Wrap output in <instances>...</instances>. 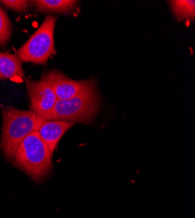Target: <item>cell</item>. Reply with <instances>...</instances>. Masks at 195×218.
Instances as JSON below:
<instances>
[{"mask_svg": "<svg viewBox=\"0 0 195 218\" xmlns=\"http://www.w3.org/2000/svg\"><path fill=\"white\" fill-rule=\"evenodd\" d=\"M0 74L4 80L21 82L24 80L22 63L18 55L0 52Z\"/></svg>", "mask_w": 195, "mask_h": 218, "instance_id": "ba28073f", "label": "cell"}, {"mask_svg": "<svg viewBox=\"0 0 195 218\" xmlns=\"http://www.w3.org/2000/svg\"><path fill=\"white\" fill-rule=\"evenodd\" d=\"M0 80H4V78L2 77V75L0 74Z\"/></svg>", "mask_w": 195, "mask_h": 218, "instance_id": "4fadbf2b", "label": "cell"}, {"mask_svg": "<svg viewBox=\"0 0 195 218\" xmlns=\"http://www.w3.org/2000/svg\"><path fill=\"white\" fill-rule=\"evenodd\" d=\"M175 17L183 20H194L195 1L173 0L169 2Z\"/></svg>", "mask_w": 195, "mask_h": 218, "instance_id": "30bf717a", "label": "cell"}, {"mask_svg": "<svg viewBox=\"0 0 195 218\" xmlns=\"http://www.w3.org/2000/svg\"><path fill=\"white\" fill-rule=\"evenodd\" d=\"M99 111V96L93 81L76 96L57 100L51 111L46 114L45 120H64L90 124Z\"/></svg>", "mask_w": 195, "mask_h": 218, "instance_id": "7a4b0ae2", "label": "cell"}, {"mask_svg": "<svg viewBox=\"0 0 195 218\" xmlns=\"http://www.w3.org/2000/svg\"><path fill=\"white\" fill-rule=\"evenodd\" d=\"M56 21L57 18L54 16L45 18L39 29L18 49V57L21 61L45 65L56 53L53 39Z\"/></svg>", "mask_w": 195, "mask_h": 218, "instance_id": "277c9868", "label": "cell"}, {"mask_svg": "<svg viewBox=\"0 0 195 218\" xmlns=\"http://www.w3.org/2000/svg\"><path fill=\"white\" fill-rule=\"evenodd\" d=\"M28 97L30 99L32 110L43 116L52 110L58 99L47 81L42 78L40 80L27 79L26 80Z\"/></svg>", "mask_w": 195, "mask_h": 218, "instance_id": "5b68a950", "label": "cell"}, {"mask_svg": "<svg viewBox=\"0 0 195 218\" xmlns=\"http://www.w3.org/2000/svg\"><path fill=\"white\" fill-rule=\"evenodd\" d=\"M41 78L47 81V83L51 86L58 100L75 97L93 81V79L85 80H73L57 70L47 72L42 74Z\"/></svg>", "mask_w": 195, "mask_h": 218, "instance_id": "8992f818", "label": "cell"}, {"mask_svg": "<svg viewBox=\"0 0 195 218\" xmlns=\"http://www.w3.org/2000/svg\"><path fill=\"white\" fill-rule=\"evenodd\" d=\"M2 116L0 147L8 160H13L19 144L27 135L37 131L45 119L32 110H19L13 107H4Z\"/></svg>", "mask_w": 195, "mask_h": 218, "instance_id": "6da1fadb", "label": "cell"}, {"mask_svg": "<svg viewBox=\"0 0 195 218\" xmlns=\"http://www.w3.org/2000/svg\"><path fill=\"white\" fill-rule=\"evenodd\" d=\"M75 123L64 120H45L37 130L40 139L53 154L63 135L71 128Z\"/></svg>", "mask_w": 195, "mask_h": 218, "instance_id": "52a82bcc", "label": "cell"}, {"mask_svg": "<svg viewBox=\"0 0 195 218\" xmlns=\"http://www.w3.org/2000/svg\"><path fill=\"white\" fill-rule=\"evenodd\" d=\"M12 35V24L7 14L0 8V46H5Z\"/></svg>", "mask_w": 195, "mask_h": 218, "instance_id": "8fae6325", "label": "cell"}, {"mask_svg": "<svg viewBox=\"0 0 195 218\" xmlns=\"http://www.w3.org/2000/svg\"><path fill=\"white\" fill-rule=\"evenodd\" d=\"M53 154L37 131L27 135L17 148L13 164L36 182L46 177L52 170Z\"/></svg>", "mask_w": 195, "mask_h": 218, "instance_id": "3957f363", "label": "cell"}, {"mask_svg": "<svg viewBox=\"0 0 195 218\" xmlns=\"http://www.w3.org/2000/svg\"><path fill=\"white\" fill-rule=\"evenodd\" d=\"M37 11L41 12H56L69 14L78 5L76 0H37L32 1Z\"/></svg>", "mask_w": 195, "mask_h": 218, "instance_id": "9c48e42d", "label": "cell"}, {"mask_svg": "<svg viewBox=\"0 0 195 218\" xmlns=\"http://www.w3.org/2000/svg\"><path fill=\"white\" fill-rule=\"evenodd\" d=\"M1 3L7 8L18 12H26L31 9L32 5H33L32 1L27 0H2Z\"/></svg>", "mask_w": 195, "mask_h": 218, "instance_id": "7c38bea8", "label": "cell"}]
</instances>
